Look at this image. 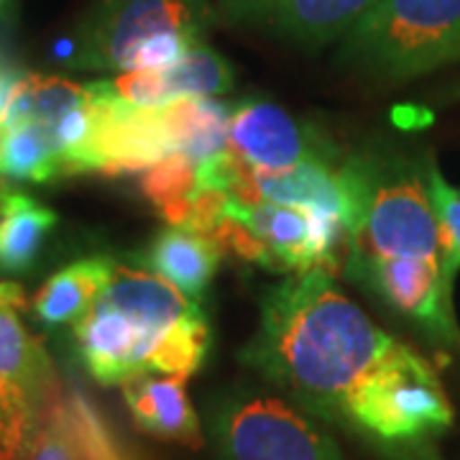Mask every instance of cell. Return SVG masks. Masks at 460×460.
<instances>
[{"label": "cell", "mask_w": 460, "mask_h": 460, "mask_svg": "<svg viewBox=\"0 0 460 460\" xmlns=\"http://www.w3.org/2000/svg\"><path fill=\"white\" fill-rule=\"evenodd\" d=\"M0 180L33 184L65 180L54 136L47 126L21 123L0 131Z\"/></svg>", "instance_id": "obj_20"}, {"label": "cell", "mask_w": 460, "mask_h": 460, "mask_svg": "<svg viewBox=\"0 0 460 460\" xmlns=\"http://www.w3.org/2000/svg\"><path fill=\"white\" fill-rule=\"evenodd\" d=\"M210 21L208 0H98L75 33L66 62L90 72H131L138 51L166 33H195Z\"/></svg>", "instance_id": "obj_7"}, {"label": "cell", "mask_w": 460, "mask_h": 460, "mask_svg": "<svg viewBox=\"0 0 460 460\" xmlns=\"http://www.w3.org/2000/svg\"><path fill=\"white\" fill-rule=\"evenodd\" d=\"M215 243L220 246L223 253H233L235 259L246 263H256V266H263V269H271V271H281L279 261L274 256V251L266 246L259 233L248 228L243 220L233 217V215H226L217 228L210 233Z\"/></svg>", "instance_id": "obj_25"}, {"label": "cell", "mask_w": 460, "mask_h": 460, "mask_svg": "<svg viewBox=\"0 0 460 460\" xmlns=\"http://www.w3.org/2000/svg\"><path fill=\"white\" fill-rule=\"evenodd\" d=\"M3 3H5V0H0V5H3Z\"/></svg>", "instance_id": "obj_28"}, {"label": "cell", "mask_w": 460, "mask_h": 460, "mask_svg": "<svg viewBox=\"0 0 460 460\" xmlns=\"http://www.w3.org/2000/svg\"><path fill=\"white\" fill-rule=\"evenodd\" d=\"M253 184L266 202L292 205L299 210H325L338 215L348 230L350 199L341 169H332V164L307 162L284 172H253Z\"/></svg>", "instance_id": "obj_16"}, {"label": "cell", "mask_w": 460, "mask_h": 460, "mask_svg": "<svg viewBox=\"0 0 460 460\" xmlns=\"http://www.w3.org/2000/svg\"><path fill=\"white\" fill-rule=\"evenodd\" d=\"M29 460H84L83 445L77 438L69 407H66L65 389L57 396Z\"/></svg>", "instance_id": "obj_24"}, {"label": "cell", "mask_w": 460, "mask_h": 460, "mask_svg": "<svg viewBox=\"0 0 460 460\" xmlns=\"http://www.w3.org/2000/svg\"><path fill=\"white\" fill-rule=\"evenodd\" d=\"M23 69H18L11 62L0 59V128H3V120L8 115V108L13 102V95H16L18 84L23 80Z\"/></svg>", "instance_id": "obj_26"}, {"label": "cell", "mask_w": 460, "mask_h": 460, "mask_svg": "<svg viewBox=\"0 0 460 460\" xmlns=\"http://www.w3.org/2000/svg\"><path fill=\"white\" fill-rule=\"evenodd\" d=\"M338 169L350 199L348 256L440 259L428 177L410 159L361 151Z\"/></svg>", "instance_id": "obj_3"}, {"label": "cell", "mask_w": 460, "mask_h": 460, "mask_svg": "<svg viewBox=\"0 0 460 460\" xmlns=\"http://www.w3.org/2000/svg\"><path fill=\"white\" fill-rule=\"evenodd\" d=\"M62 384L49 353L18 317L0 307V460H29Z\"/></svg>", "instance_id": "obj_8"}, {"label": "cell", "mask_w": 460, "mask_h": 460, "mask_svg": "<svg viewBox=\"0 0 460 460\" xmlns=\"http://www.w3.org/2000/svg\"><path fill=\"white\" fill-rule=\"evenodd\" d=\"M223 251L210 235L184 228H166L154 235L144 253V266L174 284L181 295L199 302L213 284Z\"/></svg>", "instance_id": "obj_15"}, {"label": "cell", "mask_w": 460, "mask_h": 460, "mask_svg": "<svg viewBox=\"0 0 460 460\" xmlns=\"http://www.w3.org/2000/svg\"><path fill=\"white\" fill-rule=\"evenodd\" d=\"M228 215L243 220L253 233H259L266 246L274 251L281 271H313L317 266L313 246V230L310 217L305 210L292 205H277V202H259V205H241L230 199Z\"/></svg>", "instance_id": "obj_18"}, {"label": "cell", "mask_w": 460, "mask_h": 460, "mask_svg": "<svg viewBox=\"0 0 460 460\" xmlns=\"http://www.w3.org/2000/svg\"><path fill=\"white\" fill-rule=\"evenodd\" d=\"M115 266L111 256H87L59 269L33 296V314L47 328L77 325L111 287Z\"/></svg>", "instance_id": "obj_14"}, {"label": "cell", "mask_w": 460, "mask_h": 460, "mask_svg": "<svg viewBox=\"0 0 460 460\" xmlns=\"http://www.w3.org/2000/svg\"><path fill=\"white\" fill-rule=\"evenodd\" d=\"M184 384L187 378L181 376L141 374L126 381L120 389L136 428L159 440L202 447L205 438H202L198 411L187 396Z\"/></svg>", "instance_id": "obj_13"}, {"label": "cell", "mask_w": 460, "mask_h": 460, "mask_svg": "<svg viewBox=\"0 0 460 460\" xmlns=\"http://www.w3.org/2000/svg\"><path fill=\"white\" fill-rule=\"evenodd\" d=\"M5 305H16V307L23 305V289L16 281H0V307Z\"/></svg>", "instance_id": "obj_27"}, {"label": "cell", "mask_w": 460, "mask_h": 460, "mask_svg": "<svg viewBox=\"0 0 460 460\" xmlns=\"http://www.w3.org/2000/svg\"><path fill=\"white\" fill-rule=\"evenodd\" d=\"M111 90L133 108H164L180 100L226 95L233 87V66L208 44L187 51L177 65L166 69L123 72L108 80Z\"/></svg>", "instance_id": "obj_12"}, {"label": "cell", "mask_w": 460, "mask_h": 460, "mask_svg": "<svg viewBox=\"0 0 460 460\" xmlns=\"http://www.w3.org/2000/svg\"><path fill=\"white\" fill-rule=\"evenodd\" d=\"M378 0H223L226 16L305 49L341 39Z\"/></svg>", "instance_id": "obj_11"}, {"label": "cell", "mask_w": 460, "mask_h": 460, "mask_svg": "<svg viewBox=\"0 0 460 460\" xmlns=\"http://www.w3.org/2000/svg\"><path fill=\"white\" fill-rule=\"evenodd\" d=\"M348 279L358 281L396 313L414 320L438 341L460 348L453 317V295H447L440 259H366L348 256Z\"/></svg>", "instance_id": "obj_9"}, {"label": "cell", "mask_w": 460, "mask_h": 460, "mask_svg": "<svg viewBox=\"0 0 460 460\" xmlns=\"http://www.w3.org/2000/svg\"><path fill=\"white\" fill-rule=\"evenodd\" d=\"M57 226V213L44 208L29 192L0 180V271L23 274L29 271L44 241Z\"/></svg>", "instance_id": "obj_17"}, {"label": "cell", "mask_w": 460, "mask_h": 460, "mask_svg": "<svg viewBox=\"0 0 460 460\" xmlns=\"http://www.w3.org/2000/svg\"><path fill=\"white\" fill-rule=\"evenodd\" d=\"M453 407L435 368L399 343L350 404L343 429L378 445H404L450 428Z\"/></svg>", "instance_id": "obj_6"}, {"label": "cell", "mask_w": 460, "mask_h": 460, "mask_svg": "<svg viewBox=\"0 0 460 460\" xmlns=\"http://www.w3.org/2000/svg\"><path fill=\"white\" fill-rule=\"evenodd\" d=\"M174 151L195 166L228 148L230 105L213 98L180 100L162 108Z\"/></svg>", "instance_id": "obj_19"}, {"label": "cell", "mask_w": 460, "mask_h": 460, "mask_svg": "<svg viewBox=\"0 0 460 460\" xmlns=\"http://www.w3.org/2000/svg\"><path fill=\"white\" fill-rule=\"evenodd\" d=\"M65 399L80 445H83L84 460H133L128 450L118 443L115 432L108 428V422L100 417V411L95 410V404L90 402V396L84 394L83 389L69 386L65 392Z\"/></svg>", "instance_id": "obj_23"}, {"label": "cell", "mask_w": 460, "mask_h": 460, "mask_svg": "<svg viewBox=\"0 0 460 460\" xmlns=\"http://www.w3.org/2000/svg\"><path fill=\"white\" fill-rule=\"evenodd\" d=\"M460 59V0H378L345 33L341 62L407 80Z\"/></svg>", "instance_id": "obj_4"}, {"label": "cell", "mask_w": 460, "mask_h": 460, "mask_svg": "<svg viewBox=\"0 0 460 460\" xmlns=\"http://www.w3.org/2000/svg\"><path fill=\"white\" fill-rule=\"evenodd\" d=\"M228 148L253 172H284L296 164H332L335 146L313 123H305L269 100H243L230 108Z\"/></svg>", "instance_id": "obj_10"}, {"label": "cell", "mask_w": 460, "mask_h": 460, "mask_svg": "<svg viewBox=\"0 0 460 460\" xmlns=\"http://www.w3.org/2000/svg\"><path fill=\"white\" fill-rule=\"evenodd\" d=\"M198 190V166L181 154H169L159 164L141 174V192L169 223V228H187L192 215V195Z\"/></svg>", "instance_id": "obj_21"}, {"label": "cell", "mask_w": 460, "mask_h": 460, "mask_svg": "<svg viewBox=\"0 0 460 460\" xmlns=\"http://www.w3.org/2000/svg\"><path fill=\"white\" fill-rule=\"evenodd\" d=\"M399 343L328 271L313 269L263 296L259 330L241 361L317 420L343 428L350 404Z\"/></svg>", "instance_id": "obj_1"}, {"label": "cell", "mask_w": 460, "mask_h": 460, "mask_svg": "<svg viewBox=\"0 0 460 460\" xmlns=\"http://www.w3.org/2000/svg\"><path fill=\"white\" fill-rule=\"evenodd\" d=\"M428 190L432 208L438 215V230H440V271L447 295H453V281L460 271V190L445 181L443 172L435 162L425 166Z\"/></svg>", "instance_id": "obj_22"}, {"label": "cell", "mask_w": 460, "mask_h": 460, "mask_svg": "<svg viewBox=\"0 0 460 460\" xmlns=\"http://www.w3.org/2000/svg\"><path fill=\"white\" fill-rule=\"evenodd\" d=\"M80 361L100 386L141 374L190 378L208 356L210 325L199 302L151 269L118 263L98 305L75 325Z\"/></svg>", "instance_id": "obj_2"}, {"label": "cell", "mask_w": 460, "mask_h": 460, "mask_svg": "<svg viewBox=\"0 0 460 460\" xmlns=\"http://www.w3.org/2000/svg\"><path fill=\"white\" fill-rule=\"evenodd\" d=\"M220 460H345L317 417L269 389L241 386L210 410Z\"/></svg>", "instance_id": "obj_5"}]
</instances>
